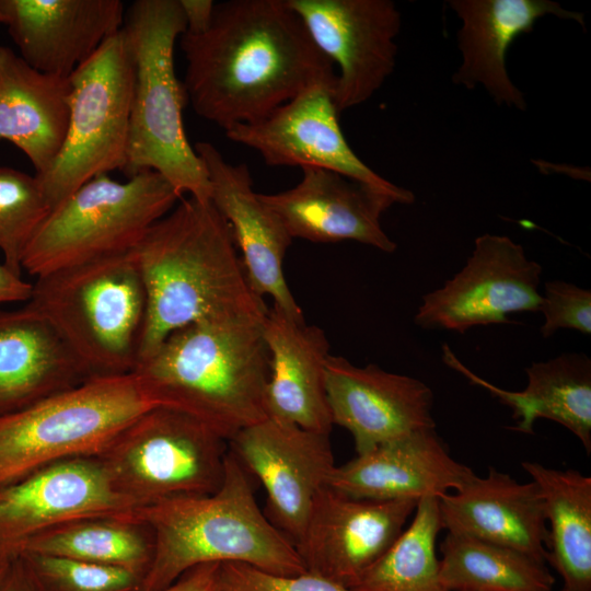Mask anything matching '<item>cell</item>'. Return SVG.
Returning a JSON list of instances; mask_svg holds the SVG:
<instances>
[{"mask_svg": "<svg viewBox=\"0 0 591 591\" xmlns=\"http://www.w3.org/2000/svg\"><path fill=\"white\" fill-rule=\"evenodd\" d=\"M559 591H570V590L563 587Z\"/></svg>", "mask_w": 591, "mask_h": 591, "instance_id": "obj_43", "label": "cell"}, {"mask_svg": "<svg viewBox=\"0 0 591 591\" xmlns=\"http://www.w3.org/2000/svg\"><path fill=\"white\" fill-rule=\"evenodd\" d=\"M51 209L35 175L0 166V251L3 264L22 274V258Z\"/></svg>", "mask_w": 591, "mask_h": 591, "instance_id": "obj_32", "label": "cell"}, {"mask_svg": "<svg viewBox=\"0 0 591 591\" xmlns=\"http://www.w3.org/2000/svg\"><path fill=\"white\" fill-rule=\"evenodd\" d=\"M263 336L269 355L267 417L329 434L325 371L331 346L324 331L273 306Z\"/></svg>", "mask_w": 591, "mask_h": 591, "instance_id": "obj_24", "label": "cell"}, {"mask_svg": "<svg viewBox=\"0 0 591 591\" xmlns=\"http://www.w3.org/2000/svg\"><path fill=\"white\" fill-rule=\"evenodd\" d=\"M220 563L196 566L159 591H218Z\"/></svg>", "mask_w": 591, "mask_h": 591, "instance_id": "obj_36", "label": "cell"}, {"mask_svg": "<svg viewBox=\"0 0 591 591\" xmlns=\"http://www.w3.org/2000/svg\"><path fill=\"white\" fill-rule=\"evenodd\" d=\"M38 591H141L146 573L30 552L16 554Z\"/></svg>", "mask_w": 591, "mask_h": 591, "instance_id": "obj_33", "label": "cell"}, {"mask_svg": "<svg viewBox=\"0 0 591 591\" xmlns=\"http://www.w3.org/2000/svg\"><path fill=\"white\" fill-rule=\"evenodd\" d=\"M316 47L337 65L339 114L372 97L393 73L402 20L391 0H286Z\"/></svg>", "mask_w": 591, "mask_h": 591, "instance_id": "obj_12", "label": "cell"}, {"mask_svg": "<svg viewBox=\"0 0 591 591\" xmlns=\"http://www.w3.org/2000/svg\"><path fill=\"white\" fill-rule=\"evenodd\" d=\"M335 84L336 74L314 82L262 120L235 125L224 134L258 152L269 166L326 169L382 190L404 192L350 148L338 121Z\"/></svg>", "mask_w": 591, "mask_h": 591, "instance_id": "obj_14", "label": "cell"}, {"mask_svg": "<svg viewBox=\"0 0 591 591\" xmlns=\"http://www.w3.org/2000/svg\"><path fill=\"white\" fill-rule=\"evenodd\" d=\"M186 21L185 33L198 35L210 25L216 2L212 0H178Z\"/></svg>", "mask_w": 591, "mask_h": 591, "instance_id": "obj_37", "label": "cell"}, {"mask_svg": "<svg viewBox=\"0 0 591 591\" xmlns=\"http://www.w3.org/2000/svg\"><path fill=\"white\" fill-rule=\"evenodd\" d=\"M333 425L347 429L358 454L415 431L434 429L433 395L415 378L329 356L325 371Z\"/></svg>", "mask_w": 591, "mask_h": 591, "instance_id": "obj_19", "label": "cell"}, {"mask_svg": "<svg viewBox=\"0 0 591 591\" xmlns=\"http://www.w3.org/2000/svg\"><path fill=\"white\" fill-rule=\"evenodd\" d=\"M158 406L182 412L227 442L267 418L263 322H202L172 332L132 371Z\"/></svg>", "mask_w": 591, "mask_h": 591, "instance_id": "obj_3", "label": "cell"}, {"mask_svg": "<svg viewBox=\"0 0 591 591\" xmlns=\"http://www.w3.org/2000/svg\"><path fill=\"white\" fill-rule=\"evenodd\" d=\"M179 38L187 103L224 131L262 120L336 74L286 0L216 3L204 33Z\"/></svg>", "mask_w": 591, "mask_h": 591, "instance_id": "obj_1", "label": "cell"}, {"mask_svg": "<svg viewBox=\"0 0 591 591\" xmlns=\"http://www.w3.org/2000/svg\"><path fill=\"white\" fill-rule=\"evenodd\" d=\"M158 405L134 373L91 376L0 417V487L46 465L99 456Z\"/></svg>", "mask_w": 591, "mask_h": 591, "instance_id": "obj_7", "label": "cell"}, {"mask_svg": "<svg viewBox=\"0 0 591 591\" xmlns=\"http://www.w3.org/2000/svg\"><path fill=\"white\" fill-rule=\"evenodd\" d=\"M218 591H227V590H224L223 588H221L220 584H219Z\"/></svg>", "mask_w": 591, "mask_h": 591, "instance_id": "obj_42", "label": "cell"}, {"mask_svg": "<svg viewBox=\"0 0 591 591\" xmlns=\"http://www.w3.org/2000/svg\"><path fill=\"white\" fill-rule=\"evenodd\" d=\"M228 442L199 420L157 406L96 456L115 490L137 509L207 496L222 484Z\"/></svg>", "mask_w": 591, "mask_h": 591, "instance_id": "obj_9", "label": "cell"}, {"mask_svg": "<svg viewBox=\"0 0 591 591\" xmlns=\"http://www.w3.org/2000/svg\"><path fill=\"white\" fill-rule=\"evenodd\" d=\"M301 181L276 194H259L279 217L292 239L314 243L356 241L385 253L396 243L381 227V217L394 204H412L414 194L391 193L335 171L305 166Z\"/></svg>", "mask_w": 591, "mask_h": 591, "instance_id": "obj_17", "label": "cell"}, {"mask_svg": "<svg viewBox=\"0 0 591 591\" xmlns=\"http://www.w3.org/2000/svg\"><path fill=\"white\" fill-rule=\"evenodd\" d=\"M134 253L147 292L139 361L190 324L264 322L268 309L250 285L229 223L210 200L182 198Z\"/></svg>", "mask_w": 591, "mask_h": 591, "instance_id": "obj_2", "label": "cell"}, {"mask_svg": "<svg viewBox=\"0 0 591 591\" xmlns=\"http://www.w3.org/2000/svg\"><path fill=\"white\" fill-rule=\"evenodd\" d=\"M442 358L472 383L488 390L513 412L512 429L533 434L538 418L556 421L571 431L591 451V360L583 354H563L525 368L528 385L520 392L506 391L468 370L448 345Z\"/></svg>", "mask_w": 591, "mask_h": 591, "instance_id": "obj_27", "label": "cell"}, {"mask_svg": "<svg viewBox=\"0 0 591 591\" xmlns=\"http://www.w3.org/2000/svg\"><path fill=\"white\" fill-rule=\"evenodd\" d=\"M123 30L134 59L135 82L126 163L130 178L142 171L161 174L183 197L210 200L206 169L183 124L187 96L174 67V46L186 31L178 0H137Z\"/></svg>", "mask_w": 591, "mask_h": 591, "instance_id": "obj_5", "label": "cell"}, {"mask_svg": "<svg viewBox=\"0 0 591 591\" xmlns=\"http://www.w3.org/2000/svg\"><path fill=\"white\" fill-rule=\"evenodd\" d=\"M3 24L34 69L69 78L123 28L120 0H0Z\"/></svg>", "mask_w": 591, "mask_h": 591, "instance_id": "obj_20", "label": "cell"}, {"mask_svg": "<svg viewBox=\"0 0 591 591\" xmlns=\"http://www.w3.org/2000/svg\"><path fill=\"white\" fill-rule=\"evenodd\" d=\"M136 510L96 456L59 461L0 487V546L16 554L26 540L55 526L91 518L135 521Z\"/></svg>", "mask_w": 591, "mask_h": 591, "instance_id": "obj_15", "label": "cell"}, {"mask_svg": "<svg viewBox=\"0 0 591 591\" xmlns=\"http://www.w3.org/2000/svg\"><path fill=\"white\" fill-rule=\"evenodd\" d=\"M439 498L420 499L410 524L361 576L355 591H448L440 580L437 537Z\"/></svg>", "mask_w": 591, "mask_h": 591, "instance_id": "obj_31", "label": "cell"}, {"mask_svg": "<svg viewBox=\"0 0 591 591\" xmlns=\"http://www.w3.org/2000/svg\"><path fill=\"white\" fill-rule=\"evenodd\" d=\"M33 283L10 270L0 263V304L10 302H27L31 298Z\"/></svg>", "mask_w": 591, "mask_h": 591, "instance_id": "obj_38", "label": "cell"}, {"mask_svg": "<svg viewBox=\"0 0 591 591\" xmlns=\"http://www.w3.org/2000/svg\"><path fill=\"white\" fill-rule=\"evenodd\" d=\"M252 476L229 451L223 480L207 496L137 509L153 534V557L141 591H159L209 563H243L276 575L305 570L294 544L260 511Z\"/></svg>", "mask_w": 591, "mask_h": 591, "instance_id": "obj_4", "label": "cell"}, {"mask_svg": "<svg viewBox=\"0 0 591 591\" xmlns=\"http://www.w3.org/2000/svg\"><path fill=\"white\" fill-rule=\"evenodd\" d=\"M21 552L124 567L147 573L153 557V534L141 522L115 518L71 521L22 543Z\"/></svg>", "mask_w": 591, "mask_h": 591, "instance_id": "obj_30", "label": "cell"}, {"mask_svg": "<svg viewBox=\"0 0 591 591\" xmlns=\"http://www.w3.org/2000/svg\"><path fill=\"white\" fill-rule=\"evenodd\" d=\"M0 591H38L18 555L0 584Z\"/></svg>", "mask_w": 591, "mask_h": 591, "instance_id": "obj_39", "label": "cell"}, {"mask_svg": "<svg viewBox=\"0 0 591 591\" xmlns=\"http://www.w3.org/2000/svg\"><path fill=\"white\" fill-rule=\"evenodd\" d=\"M544 316L541 334L548 338L558 329L591 334V291L563 280L545 282L540 311Z\"/></svg>", "mask_w": 591, "mask_h": 591, "instance_id": "obj_35", "label": "cell"}, {"mask_svg": "<svg viewBox=\"0 0 591 591\" xmlns=\"http://www.w3.org/2000/svg\"><path fill=\"white\" fill-rule=\"evenodd\" d=\"M210 182V201L229 223L254 292L270 296L274 306L304 318L285 278L283 259L292 237L279 217L253 188L246 164H231L208 141L196 142Z\"/></svg>", "mask_w": 591, "mask_h": 591, "instance_id": "obj_18", "label": "cell"}, {"mask_svg": "<svg viewBox=\"0 0 591 591\" xmlns=\"http://www.w3.org/2000/svg\"><path fill=\"white\" fill-rule=\"evenodd\" d=\"M473 473L450 455L434 429H425L335 466L327 486L359 499L419 501L459 489Z\"/></svg>", "mask_w": 591, "mask_h": 591, "instance_id": "obj_21", "label": "cell"}, {"mask_svg": "<svg viewBox=\"0 0 591 591\" xmlns=\"http://www.w3.org/2000/svg\"><path fill=\"white\" fill-rule=\"evenodd\" d=\"M219 584L227 591H355L318 575H276L243 563H222Z\"/></svg>", "mask_w": 591, "mask_h": 591, "instance_id": "obj_34", "label": "cell"}, {"mask_svg": "<svg viewBox=\"0 0 591 591\" xmlns=\"http://www.w3.org/2000/svg\"><path fill=\"white\" fill-rule=\"evenodd\" d=\"M440 554L448 591H553L555 584L545 563L472 536L447 533Z\"/></svg>", "mask_w": 591, "mask_h": 591, "instance_id": "obj_29", "label": "cell"}, {"mask_svg": "<svg viewBox=\"0 0 591 591\" xmlns=\"http://www.w3.org/2000/svg\"><path fill=\"white\" fill-rule=\"evenodd\" d=\"M543 499L547 559L570 591H591V477L522 462Z\"/></svg>", "mask_w": 591, "mask_h": 591, "instance_id": "obj_28", "label": "cell"}, {"mask_svg": "<svg viewBox=\"0 0 591 591\" xmlns=\"http://www.w3.org/2000/svg\"><path fill=\"white\" fill-rule=\"evenodd\" d=\"M89 376L30 304L0 309V417L79 384Z\"/></svg>", "mask_w": 591, "mask_h": 591, "instance_id": "obj_25", "label": "cell"}, {"mask_svg": "<svg viewBox=\"0 0 591 591\" xmlns=\"http://www.w3.org/2000/svg\"><path fill=\"white\" fill-rule=\"evenodd\" d=\"M25 303L50 323L89 378L137 367L147 292L134 251L38 277Z\"/></svg>", "mask_w": 591, "mask_h": 591, "instance_id": "obj_6", "label": "cell"}, {"mask_svg": "<svg viewBox=\"0 0 591 591\" xmlns=\"http://www.w3.org/2000/svg\"><path fill=\"white\" fill-rule=\"evenodd\" d=\"M3 22H4V18H3V15H2V13L0 11V23H3Z\"/></svg>", "mask_w": 591, "mask_h": 591, "instance_id": "obj_41", "label": "cell"}, {"mask_svg": "<svg viewBox=\"0 0 591 591\" xmlns=\"http://www.w3.org/2000/svg\"><path fill=\"white\" fill-rule=\"evenodd\" d=\"M442 530L524 553L546 564L548 529L537 485L489 467L439 497Z\"/></svg>", "mask_w": 591, "mask_h": 591, "instance_id": "obj_23", "label": "cell"}, {"mask_svg": "<svg viewBox=\"0 0 591 591\" xmlns=\"http://www.w3.org/2000/svg\"><path fill=\"white\" fill-rule=\"evenodd\" d=\"M16 554L11 548L0 546V584L4 579Z\"/></svg>", "mask_w": 591, "mask_h": 591, "instance_id": "obj_40", "label": "cell"}, {"mask_svg": "<svg viewBox=\"0 0 591 591\" xmlns=\"http://www.w3.org/2000/svg\"><path fill=\"white\" fill-rule=\"evenodd\" d=\"M69 121L50 169L36 176L50 209L89 181L126 163L135 69L121 28L70 77Z\"/></svg>", "mask_w": 591, "mask_h": 591, "instance_id": "obj_10", "label": "cell"}, {"mask_svg": "<svg viewBox=\"0 0 591 591\" xmlns=\"http://www.w3.org/2000/svg\"><path fill=\"white\" fill-rule=\"evenodd\" d=\"M417 503L359 499L326 486L296 544L305 570L352 589L402 533Z\"/></svg>", "mask_w": 591, "mask_h": 591, "instance_id": "obj_16", "label": "cell"}, {"mask_svg": "<svg viewBox=\"0 0 591 591\" xmlns=\"http://www.w3.org/2000/svg\"><path fill=\"white\" fill-rule=\"evenodd\" d=\"M182 197L154 171L119 183L97 176L68 196L28 243L22 270L35 278L134 251Z\"/></svg>", "mask_w": 591, "mask_h": 591, "instance_id": "obj_8", "label": "cell"}, {"mask_svg": "<svg viewBox=\"0 0 591 591\" xmlns=\"http://www.w3.org/2000/svg\"><path fill=\"white\" fill-rule=\"evenodd\" d=\"M449 5L462 23L457 33L462 62L453 83L467 89L482 85L497 104L520 111L526 109V101L506 66L511 44L532 32L536 21L546 15L573 20L586 27L582 13L551 0H451Z\"/></svg>", "mask_w": 591, "mask_h": 591, "instance_id": "obj_22", "label": "cell"}, {"mask_svg": "<svg viewBox=\"0 0 591 591\" xmlns=\"http://www.w3.org/2000/svg\"><path fill=\"white\" fill-rule=\"evenodd\" d=\"M69 78L40 72L7 46H0V140L28 158L35 175L58 157L68 129Z\"/></svg>", "mask_w": 591, "mask_h": 591, "instance_id": "obj_26", "label": "cell"}, {"mask_svg": "<svg viewBox=\"0 0 591 591\" xmlns=\"http://www.w3.org/2000/svg\"><path fill=\"white\" fill-rule=\"evenodd\" d=\"M542 266L509 236L476 237L465 266L422 297L414 322L425 329L465 333L472 327L508 323V315L538 312Z\"/></svg>", "mask_w": 591, "mask_h": 591, "instance_id": "obj_11", "label": "cell"}, {"mask_svg": "<svg viewBox=\"0 0 591 591\" xmlns=\"http://www.w3.org/2000/svg\"><path fill=\"white\" fill-rule=\"evenodd\" d=\"M228 449L262 483L265 515L296 546L336 466L329 434L267 417L240 430Z\"/></svg>", "mask_w": 591, "mask_h": 591, "instance_id": "obj_13", "label": "cell"}]
</instances>
